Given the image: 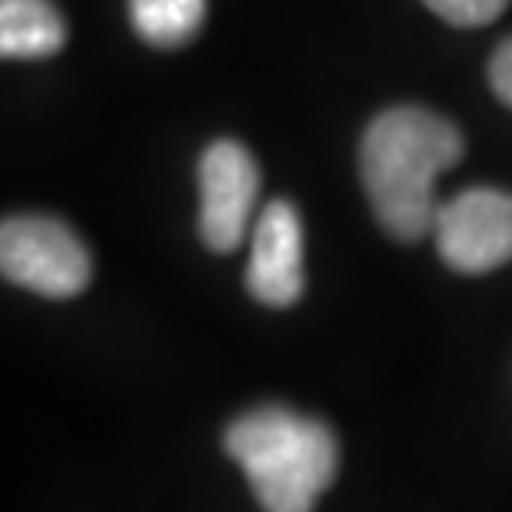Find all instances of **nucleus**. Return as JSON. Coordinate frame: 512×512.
Listing matches in <instances>:
<instances>
[{"label": "nucleus", "mask_w": 512, "mask_h": 512, "mask_svg": "<svg viewBox=\"0 0 512 512\" xmlns=\"http://www.w3.org/2000/svg\"><path fill=\"white\" fill-rule=\"evenodd\" d=\"M225 453L265 512H314L337 473L334 430L281 403L242 413L225 430Z\"/></svg>", "instance_id": "f03ea898"}, {"label": "nucleus", "mask_w": 512, "mask_h": 512, "mask_svg": "<svg viewBox=\"0 0 512 512\" xmlns=\"http://www.w3.org/2000/svg\"><path fill=\"white\" fill-rule=\"evenodd\" d=\"M245 288L265 308H291L304 294V225L288 199L268 202L255 219Z\"/></svg>", "instance_id": "423d86ee"}, {"label": "nucleus", "mask_w": 512, "mask_h": 512, "mask_svg": "<svg viewBox=\"0 0 512 512\" xmlns=\"http://www.w3.org/2000/svg\"><path fill=\"white\" fill-rule=\"evenodd\" d=\"M205 0H129L133 30L156 50H179L199 37Z\"/></svg>", "instance_id": "6e6552de"}, {"label": "nucleus", "mask_w": 512, "mask_h": 512, "mask_svg": "<svg viewBox=\"0 0 512 512\" xmlns=\"http://www.w3.org/2000/svg\"><path fill=\"white\" fill-rule=\"evenodd\" d=\"M0 275L43 298H76L93 278V258L67 222L10 215L0 222Z\"/></svg>", "instance_id": "7ed1b4c3"}, {"label": "nucleus", "mask_w": 512, "mask_h": 512, "mask_svg": "<svg viewBox=\"0 0 512 512\" xmlns=\"http://www.w3.org/2000/svg\"><path fill=\"white\" fill-rule=\"evenodd\" d=\"M440 258L460 275H486L512 261V192L466 189L440 202L433 219Z\"/></svg>", "instance_id": "20e7f679"}, {"label": "nucleus", "mask_w": 512, "mask_h": 512, "mask_svg": "<svg viewBox=\"0 0 512 512\" xmlns=\"http://www.w3.org/2000/svg\"><path fill=\"white\" fill-rule=\"evenodd\" d=\"M63 43L67 20L53 0H0V60H43Z\"/></svg>", "instance_id": "0eeeda50"}, {"label": "nucleus", "mask_w": 512, "mask_h": 512, "mask_svg": "<svg viewBox=\"0 0 512 512\" xmlns=\"http://www.w3.org/2000/svg\"><path fill=\"white\" fill-rule=\"evenodd\" d=\"M463 159V133L427 106H390L361 139V179L374 219L397 242H420L433 232L446 169Z\"/></svg>", "instance_id": "f257e3e1"}, {"label": "nucleus", "mask_w": 512, "mask_h": 512, "mask_svg": "<svg viewBox=\"0 0 512 512\" xmlns=\"http://www.w3.org/2000/svg\"><path fill=\"white\" fill-rule=\"evenodd\" d=\"M261 172L255 156L235 139H219L199 159V232L212 252L228 255L245 242L255 219Z\"/></svg>", "instance_id": "39448f33"}, {"label": "nucleus", "mask_w": 512, "mask_h": 512, "mask_svg": "<svg viewBox=\"0 0 512 512\" xmlns=\"http://www.w3.org/2000/svg\"><path fill=\"white\" fill-rule=\"evenodd\" d=\"M489 86L512 110V37L499 43L493 60H489Z\"/></svg>", "instance_id": "9d476101"}, {"label": "nucleus", "mask_w": 512, "mask_h": 512, "mask_svg": "<svg viewBox=\"0 0 512 512\" xmlns=\"http://www.w3.org/2000/svg\"><path fill=\"white\" fill-rule=\"evenodd\" d=\"M433 14L453 27H483L509 7V0H423Z\"/></svg>", "instance_id": "1a4fd4ad"}]
</instances>
